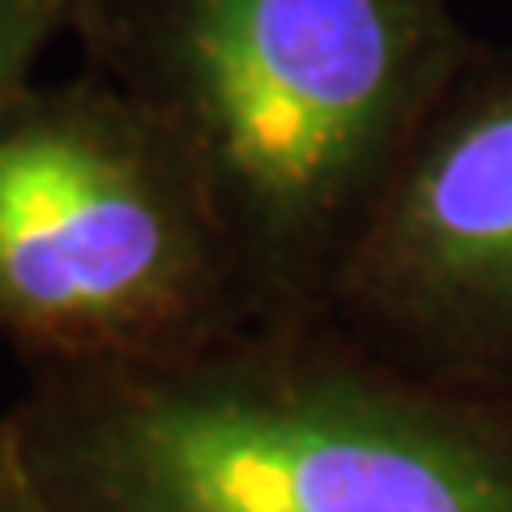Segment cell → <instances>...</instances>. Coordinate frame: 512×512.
I'll return each instance as SVG.
<instances>
[{"label": "cell", "instance_id": "6da1fadb", "mask_svg": "<svg viewBox=\"0 0 512 512\" xmlns=\"http://www.w3.org/2000/svg\"><path fill=\"white\" fill-rule=\"evenodd\" d=\"M0 427L56 512H512V393L423 376L329 316L26 367Z\"/></svg>", "mask_w": 512, "mask_h": 512}, {"label": "cell", "instance_id": "52a82bcc", "mask_svg": "<svg viewBox=\"0 0 512 512\" xmlns=\"http://www.w3.org/2000/svg\"><path fill=\"white\" fill-rule=\"evenodd\" d=\"M43 5L56 18L60 35H77V26L86 22V13L94 9V0H43Z\"/></svg>", "mask_w": 512, "mask_h": 512}, {"label": "cell", "instance_id": "7a4b0ae2", "mask_svg": "<svg viewBox=\"0 0 512 512\" xmlns=\"http://www.w3.org/2000/svg\"><path fill=\"white\" fill-rule=\"evenodd\" d=\"M94 77L192 167L256 320H320L474 35L448 0H94Z\"/></svg>", "mask_w": 512, "mask_h": 512}, {"label": "cell", "instance_id": "8992f818", "mask_svg": "<svg viewBox=\"0 0 512 512\" xmlns=\"http://www.w3.org/2000/svg\"><path fill=\"white\" fill-rule=\"evenodd\" d=\"M0 512H56L52 504L39 495V487L30 483V474L22 470L18 453L0 427Z\"/></svg>", "mask_w": 512, "mask_h": 512}, {"label": "cell", "instance_id": "5b68a950", "mask_svg": "<svg viewBox=\"0 0 512 512\" xmlns=\"http://www.w3.org/2000/svg\"><path fill=\"white\" fill-rule=\"evenodd\" d=\"M52 39L60 26L43 0H0V103L35 86V64Z\"/></svg>", "mask_w": 512, "mask_h": 512}, {"label": "cell", "instance_id": "277c9868", "mask_svg": "<svg viewBox=\"0 0 512 512\" xmlns=\"http://www.w3.org/2000/svg\"><path fill=\"white\" fill-rule=\"evenodd\" d=\"M325 316L423 376L512 393V43L461 60Z\"/></svg>", "mask_w": 512, "mask_h": 512}, {"label": "cell", "instance_id": "3957f363", "mask_svg": "<svg viewBox=\"0 0 512 512\" xmlns=\"http://www.w3.org/2000/svg\"><path fill=\"white\" fill-rule=\"evenodd\" d=\"M256 325L180 150L82 73L0 103V342L26 367L154 359Z\"/></svg>", "mask_w": 512, "mask_h": 512}]
</instances>
